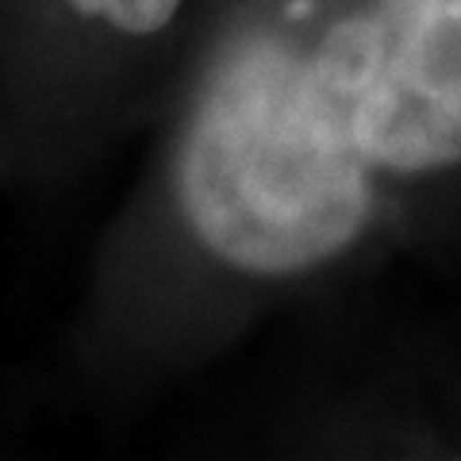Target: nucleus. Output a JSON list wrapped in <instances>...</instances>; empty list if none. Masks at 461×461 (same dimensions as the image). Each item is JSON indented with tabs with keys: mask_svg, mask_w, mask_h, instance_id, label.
<instances>
[{
	"mask_svg": "<svg viewBox=\"0 0 461 461\" xmlns=\"http://www.w3.org/2000/svg\"><path fill=\"white\" fill-rule=\"evenodd\" d=\"M250 39L288 135L357 204L461 169V0H277Z\"/></svg>",
	"mask_w": 461,
	"mask_h": 461,
	"instance_id": "1",
	"label": "nucleus"
},
{
	"mask_svg": "<svg viewBox=\"0 0 461 461\" xmlns=\"http://www.w3.org/2000/svg\"><path fill=\"white\" fill-rule=\"evenodd\" d=\"M189 0H0V100L39 147H69L104 120L123 66Z\"/></svg>",
	"mask_w": 461,
	"mask_h": 461,
	"instance_id": "2",
	"label": "nucleus"
}]
</instances>
